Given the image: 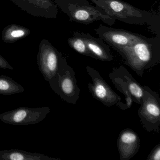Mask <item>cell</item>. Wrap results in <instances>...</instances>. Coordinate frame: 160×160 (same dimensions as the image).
I'll use <instances>...</instances> for the list:
<instances>
[{"mask_svg": "<svg viewBox=\"0 0 160 160\" xmlns=\"http://www.w3.org/2000/svg\"><path fill=\"white\" fill-rule=\"evenodd\" d=\"M138 75L160 63V35L153 38L144 37L131 45L115 49Z\"/></svg>", "mask_w": 160, "mask_h": 160, "instance_id": "cell-1", "label": "cell"}, {"mask_svg": "<svg viewBox=\"0 0 160 160\" xmlns=\"http://www.w3.org/2000/svg\"><path fill=\"white\" fill-rule=\"evenodd\" d=\"M111 18L131 25L142 26L147 24L152 28L156 17L151 12L140 10L122 0H90Z\"/></svg>", "mask_w": 160, "mask_h": 160, "instance_id": "cell-2", "label": "cell"}, {"mask_svg": "<svg viewBox=\"0 0 160 160\" xmlns=\"http://www.w3.org/2000/svg\"><path fill=\"white\" fill-rule=\"evenodd\" d=\"M58 8L66 14L71 21L88 25L102 21L108 26L114 25L116 20L105 14L101 9L93 6L87 0H53Z\"/></svg>", "mask_w": 160, "mask_h": 160, "instance_id": "cell-3", "label": "cell"}, {"mask_svg": "<svg viewBox=\"0 0 160 160\" xmlns=\"http://www.w3.org/2000/svg\"><path fill=\"white\" fill-rule=\"evenodd\" d=\"M52 90L62 100L75 104L79 99L80 90L77 84L74 71L63 57L58 72L48 81Z\"/></svg>", "mask_w": 160, "mask_h": 160, "instance_id": "cell-4", "label": "cell"}, {"mask_svg": "<svg viewBox=\"0 0 160 160\" xmlns=\"http://www.w3.org/2000/svg\"><path fill=\"white\" fill-rule=\"evenodd\" d=\"M108 76L117 89L125 96L126 103H122L118 107L126 110L131 107L133 102L140 104L144 94L143 86L134 78L123 65L113 68Z\"/></svg>", "mask_w": 160, "mask_h": 160, "instance_id": "cell-5", "label": "cell"}, {"mask_svg": "<svg viewBox=\"0 0 160 160\" xmlns=\"http://www.w3.org/2000/svg\"><path fill=\"white\" fill-rule=\"evenodd\" d=\"M144 94L138 115L144 129L148 132H160V97L148 86H143Z\"/></svg>", "mask_w": 160, "mask_h": 160, "instance_id": "cell-6", "label": "cell"}, {"mask_svg": "<svg viewBox=\"0 0 160 160\" xmlns=\"http://www.w3.org/2000/svg\"><path fill=\"white\" fill-rule=\"evenodd\" d=\"M63 57L48 40L43 39L41 41L37 56V64L46 81L48 82L56 74Z\"/></svg>", "mask_w": 160, "mask_h": 160, "instance_id": "cell-7", "label": "cell"}, {"mask_svg": "<svg viewBox=\"0 0 160 160\" xmlns=\"http://www.w3.org/2000/svg\"><path fill=\"white\" fill-rule=\"evenodd\" d=\"M50 112V108L48 107L33 108L19 107L0 114V120L11 125H31L43 120Z\"/></svg>", "mask_w": 160, "mask_h": 160, "instance_id": "cell-8", "label": "cell"}, {"mask_svg": "<svg viewBox=\"0 0 160 160\" xmlns=\"http://www.w3.org/2000/svg\"><path fill=\"white\" fill-rule=\"evenodd\" d=\"M86 69L92 81V83L88 84L89 91L92 96L106 107H118L122 103V98L110 88L100 73L88 65Z\"/></svg>", "mask_w": 160, "mask_h": 160, "instance_id": "cell-9", "label": "cell"}, {"mask_svg": "<svg viewBox=\"0 0 160 160\" xmlns=\"http://www.w3.org/2000/svg\"><path fill=\"white\" fill-rule=\"evenodd\" d=\"M95 31L99 38L108 44L114 50L131 45L145 37L128 31L114 28L102 24L95 29Z\"/></svg>", "mask_w": 160, "mask_h": 160, "instance_id": "cell-10", "label": "cell"}, {"mask_svg": "<svg viewBox=\"0 0 160 160\" xmlns=\"http://www.w3.org/2000/svg\"><path fill=\"white\" fill-rule=\"evenodd\" d=\"M21 10L33 17L56 19L58 7L52 0H11Z\"/></svg>", "mask_w": 160, "mask_h": 160, "instance_id": "cell-11", "label": "cell"}, {"mask_svg": "<svg viewBox=\"0 0 160 160\" xmlns=\"http://www.w3.org/2000/svg\"><path fill=\"white\" fill-rule=\"evenodd\" d=\"M117 147L120 160H130L139 151L140 138L134 131L127 128L120 133Z\"/></svg>", "mask_w": 160, "mask_h": 160, "instance_id": "cell-12", "label": "cell"}, {"mask_svg": "<svg viewBox=\"0 0 160 160\" xmlns=\"http://www.w3.org/2000/svg\"><path fill=\"white\" fill-rule=\"evenodd\" d=\"M84 38L87 48L93 56V58L102 61L111 62L113 56L108 46L102 39L92 36L89 33L80 32Z\"/></svg>", "mask_w": 160, "mask_h": 160, "instance_id": "cell-13", "label": "cell"}, {"mask_svg": "<svg viewBox=\"0 0 160 160\" xmlns=\"http://www.w3.org/2000/svg\"><path fill=\"white\" fill-rule=\"evenodd\" d=\"M0 160H60L42 153L29 152L17 149L0 151Z\"/></svg>", "mask_w": 160, "mask_h": 160, "instance_id": "cell-14", "label": "cell"}, {"mask_svg": "<svg viewBox=\"0 0 160 160\" xmlns=\"http://www.w3.org/2000/svg\"><path fill=\"white\" fill-rule=\"evenodd\" d=\"M31 33L28 28L16 24L6 26L2 32V40L5 43H13L24 39Z\"/></svg>", "mask_w": 160, "mask_h": 160, "instance_id": "cell-15", "label": "cell"}, {"mask_svg": "<svg viewBox=\"0 0 160 160\" xmlns=\"http://www.w3.org/2000/svg\"><path fill=\"white\" fill-rule=\"evenodd\" d=\"M24 91V88L12 78L6 76H0V94L10 95Z\"/></svg>", "mask_w": 160, "mask_h": 160, "instance_id": "cell-16", "label": "cell"}, {"mask_svg": "<svg viewBox=\"0 0 160 160\" xmlns=\"http://www.w3.org/2000/svg\"><path fill=\"white\" fill-rule=\"evenodd\" d=\"M68 43L69 46L78 53L93 58V56L88 49L86 42L80 35L79 32H74L72 37L68 39Z\"/></svg>", "mask_w": 160, "mask_h": 160, "instance_id": "cell-17", "label": "cell"}, {"mask_svg": "<svg viewBox=\"0 0 160 160\" xmlns=\"http://www.w3.org/2000/svg\"><path fill=\"white\" fill-rule=\"evenodd\" d=\"M147 160H160V144L156 145L152 150L149 154Z\"/></svg>", "mask_w": 160, "mask_h": 160, "instance_id": "cell-18", "label": "cell"}, {"mask_svg": "<svg viewBox=\"0 0 160 160\" xmlns=\"http://www.w3.org/2000/svg\"><path fill=\"white\" fill-rule=\"evenodd\" d=\"M0 68L3 69H8L10 70H13L14 69L12 66L1 55H0Z\"/></svg>", "mask_w": 160, "mask_h": 160, "instance_id": "cell-19", "label": "cell"}]
</instances>
